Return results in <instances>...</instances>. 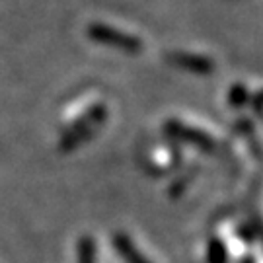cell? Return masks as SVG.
Listing matches in <instances>:
<instances>
[{
    "label": "cell",
    "mask_w": 263,
    "mask_h": 263,
    "mask_svg": "<svg viewBox=\"0 0 263 263\" xmlns=\"http://www.w3.org/2000/svg\"><path fill=\"white\" fill-rule=\"evenodd\" d=\"M80 263H96V246L94 240H82L80 244Z\"/></svg>",
    "instance_id": "cell-2"
},
{
    "label": "cell",
    "mask_w": 263,
    "mask_h": 263,
    "mask_svg": "<svg viewBox=\"0 0 263 263\" xmlns=\"http://www.w3.org/2000/svg\"><path fill=\"white\" fill-rule=\"evenodd\" d=\"M115 246H117V250L121 252L123 257L127 259V263H148L141 254H137V250L133 248L131 240H129L127 236H117Z\"/></svg>",
    "instance_id": "cell-1"
}]
</instances>
